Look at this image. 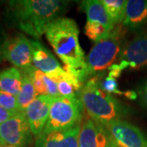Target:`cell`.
Returning <instances> with one entry per match:
<instances>
[{"label": "cell", "instance_id": "obj_27", "mask_svg": "<svg viewBox=\"0 0 147 147\" xmlns=\"http://www.w3.org/2000/svg\"><path fill=\"white\" fill-rule=\"evenodd\" d=\"M6 38L3 36V33L0 31V63L4 60V56H3V45L5 42Z\"/></svg>", "mask_w": 147, "mask_h": 147}, {"label": "cell", "instance_id": "obj_4", "mask_svg": "<svg viewBox=\"0 0 147 147\" xmlns=\"http://www.w3.org/2000/svg\"><path fill=\"white\" fill-rule=\"evenodd\" d=\"M125 34L126 28L121 24L117 25L107 36L96 42L91 48L88 55L85 58L84 68L65 69L75 74L83 84L93 76L101 74L115 64L117 57L119 56Z\"/></svg>", "mask_w": 147, "mask_h": 147}, {"label": "cell", "instance_id": "obj_30", "mask_svg": "<svg viewBox=\"0 0 147 147\" xmlns=\"http://www.w3.org/2000/svg\"><path fill=\"white\" fill-rule=\"evenodd\" d=\"M116 147H121V146H119V145H118V146H117Z\"/></svg>", "mask_w": 147, "mask_h": 147}, {"label": "cell", "instance_id": "obj_1", "mask_svg": "<svg viewBox=\"0 0 147 147\" xmlns=\"http://www.w3.org/2000/svg\"><path fill=\"white\" fill-rule=\"evenodd\" d=\"M69 1L16 0L8 2L7 16L21 31L40 38L48 26L65 13Z\"/></svg>", "mask_w": 147, "mask_h": 147}, {"label": "cell", "instance_id": "obj_24", "mask_svg": "<svg viewBox=\"0 0 147 147\" xmlns=\"http://www.w3.org/2000/svg\"><path fill=\"white\" fill-rule=\"evenodd\" d=\"M109 74H108V77L113 78V79H117L119 77H120L122 71L123 70V68L120 66L119 64H114L109 68Z\"/></svg>", "mask_w": 147, "mask_h": 147}, {"label": "cell", "instance_id": "obj_25", "mask_svg": "<svg viewBox=\"0 0 147 147\" xmlns=\"http://www.w3.org/2000/svg\"><path fill=\"white\" fill-rule=\"evenodd\" d=\"M16 115H17V114L11 112L9 110H6L4 108H3L2 106H0V124L3 123L4 122L8 120L9 119L12 118L13 116H15Z\"/></svg>", "mask_w": 147, "mask_h": 147}, {"label": "cell", "instance_id": "obj_14", "mask_svg": "<svg viewBox=\"0 0 147 147\" xmlns=\"http://www.w3.org/2000/svg\"><path fill=\"white\" fill-rule=\"evenodd\" d=\"M121 25L131 30L147 26V0L127 1L125 15Z\"/></svg>", "mask_w": 147, "mask_h": 147}, {"label": "cell", "instance_id": "obj_2", "mask_svg": "<svg viewBox=\"0 0 147 147\" xmlns=\"http://www.w3.org/2000/svg\"><path fill=\"white\" fill-rule=\"evenodd\" d=\"M101 74L90 78L79 92V97L84 112L93 120L107 127L110 123L123 120L129 110L113 95L100 88Z\"/></svg>", "mask_w": 147, "mask_h": 147}, {"label": "cell", "instance_id": "obj_23", "mask_svg": "<svg viewBox=\"0 0 147 147\" xmlns=\"http://www.w3.org/2000/svg\"><path fill=\"white\" fill-rule=\"evenodd\" d=\"M137 95L139 97L140 104L142 105V107L147 110V79L145 80L139 87Z\"/></svg>", "mask_w": 147, "mask_h": 147}, {"label": "cell", "instance_id": "obj_26", "mask_svg": "<svg viewBox=\"0 0 147 147\" xmlns=\"http://www.w3.org/2000/svg\"><path fill=\"white\" fill-rule=\"evenodd\" d=\"M123 96L127 98L128 100H137V97H138V95H137V92L133 91V90H127L123 92Z\"/></svg>", "mask_w": 147, "mask_h": 147}, {"label": "cell", "instance_id": "obj_5", "mask_svg": "<svg viewBox=\"0 0 147 147\" xmlns=\"http://www.w3.org/2000/svg\"><path fill=\"white\" fill-rule=\"evenodd\" d=\"M84 109L79 97L53 98L49 116L42 132L69 129L81 123Z\"/></svg>", "mask_w": 147, "mask_h": 147}, {"label": "cell", "instance_id": "obj_18", "mask_svg": "<svg viewBox=\"0 0 147 147\" xmlns=\"http://www.w3.org/2000/svg\"><path fill=\"white\" fill-rule=\"evenodd\" d=\"M22 73V84L20 93L17 97L18 107L21 113H24L27 106L36 98L37 94L34 86L33 84L30 77L26 72L21 71Z\"/></svg>", "mask_w": 147, "mask_h": 147}, {"label": "cell", "instance_id": "obj_29", "mask_svg": "<svg viewBox=\"0 0 147 147\" xmlns=\"http://www.w3.org/2000/svg\"><path fill=\"white\" fill-rule=\"evenodd\" d=\"M0 145H3V142H2V141H1V139H0ZM4 146H5V145H4Z\"/></svg>", "mask_w": 147, "mask_h": 147}, {"label": "cell", "instance_id": "obj_12", "mask_svg": "<svg viewBox=\"0 0 147 147\" xmlns=\"http://www.w3.org/2000/svg\"><path fill=\"white\" fill-rule=\"evenodd\" d=\"M52 99V97L47 96H38L24 112L32 133L35 137L42 133L47 123Z\"/></svg>", "mask_w": 147, "mask_h": 147}, {"label": "cell", "instance_id": "obj_13", "mask_svg": "<svg viewBox=\"0 0 147 147\" xmlns=\"http://www.w3.org/2000/svg\"><path fill=\"white\" fill-rule=\"evenodd\" d=\"M80 123L66 130L42 132L36 137L34 147H79Z\"/></svg>", "mask_w": 147, "mask_h": 147}, {"label": "cell", "instance_id": "obj_20", "mask_svg": "<svg viewBox=\"0 0 147 147\" xmlns=\"http://www.w3.org/2000/svg\"><path fill=\"white\" fill-rule=\"evenodd\" d=\"M111 32V31H110ZM100 24L87 21L84 27V33L86 36L95 43L99 42L110 33Z\"/></svg>", "mask_w": 147, "mask_h": 147}, {"label": "cell", "instance_id": "obj_10", "mask_svg": "<svg viewBox=\"0 0 147 147\" xmlns=\"http://www.w3.org/2000/svg\"><path fill=\"white\" fill-rule=\"evenodd\" d=\"M31 45L32 65L56 82L64 71L56 57L37 40H31Z\"/></svg>", "mask_w": 147, "mask_h": 147}, {"label": "cell", "instance_id": "obj_19", "mask_svg": "<svg viewBox=\"0 0 147 147\" xmlns=\"http://www.w3.org/2000/svg\"><path fill=\"white\" fill-rule=\"evenodd\" d=\"M105 7L110 20L115 26L120 25L125 15L127 1L125 0H100Z\"/></svg>", "mask_w": 147, "mask_h": 147}, {"label": "cell", "instance_id": "obj_17", "mask_svg": "<svg viewBox=\"0 0 147 147\" xmlns=\"http://www.w3.org/2000/svg\"><path fill=\"white\" fill-rule=\"evenodd\" d=\"M22 73L16 67H10L0 72V90L14 96L20 93Z\"/></svg>", "mask_w": 147, "mask_h": 147}, {"label": "cell", "instance_id": "obj_15", "mask_svg": "<svg viewBox=\"0 0 147 147\" xmlns=\"http://www.w3.org/2000/svg\"><path fill=\"white\" fill-rule=\"evenodd\" d=\"M21 70L26 72L30 77L36 91L37 96H47L52 98H57L60 96L57 83L49 78L46 74L37 69L33 65L22 69Z\"/></svg>", "mask_w": 147, "mask_h": 147}, {"label": "cell", "instance_id": "obj_7", "mask_svg": "<svg viewBox=\"0 0 147 147\" xmlns=\"http://www.w3.org/2000/svg\"><path fill=\"white\" fill-rule=\"evenodd\" d=\"M79 147H116L117 142L106 127L86 115L79 127Z\"/></svg>", "mask_w": 147, "mask_h": 147}, {"label": "cell", "instance_id": "obj_28", "mask_svg": "<svg viewBox=\"0 0 147 147\" xmlns=\"http://www.w3.org/2000/svg\"><path fill=\"white\" fill-rule=\"evenodd\" d=\"M0 147H14V146H4V145H0Z\"/></svg>", "mask_w": 147, "mask_h": 147}, {"label": "cell", "instance_id": "obj_6", "mask_svg": "<svg viewBox=\"0 0 147 147\" xmlns=\"http://www.w3.org/2000/svg\"><path fill=\"white\" fill-rule=\"evenodd\" d=\"M32 135L25 113H19L0 124V139L5 146L26 147L31 144Z\"/></svg>", "mask_w": 147, "mask_h": 147}, {"label": "cell", "instance_id": "obj_9", "mask_svg": "<svg viewBox=\"0 0 147 147\" xmlns=\"http://www.w3.org/2000/svg\"><path fill=\"white\" fill-rule=\"evenodd\" d=\"M106 127L121 147H147V137L144 132L127 121H114Z\"/></svg>", "mask_w": 147, "mask_h": 147}, {"label": "cell", "instance_id": "obj_21", "mask_svg": "<svg viewBox=\"0 0 147 147\" xmlns=\"http://www.w3.org/2000/svg\"><path fill=\"white\" fill-rule=\"evenodd\" d=\"M0 106L15 114L21 113L18 107L16 96L7 93L0 90Z\"/></svg>", "mask_w": 147, "mask_h": 147}, {"label": "cell", "instance_id": "obj_16", "mask_svg": "<svg viewBox=\"0 0 147 147\" xmlns=\"http://www.w3.org/2000/svg\"><path fill=\"white\" fill-rule=\"evenodd\" d=\"M82 7L87 15V21L100 24L110 32L115 27L100 1L85 0L82 2Z\"/></svg>", "mask_w": 147, "mask_h": 147}, {"label": "cell", "instance_id": "obj_11", "mask_svg": "<svg viewBox=\"0 0 147 147\" xmlns=\"http://www.w3.org/2000/svg\"><path fill=\"white\" fill-rule=\"evenodd\" d=\"M119 61L127 64L128 68L139 69L147 65V33L138 34L124 44L119 53Z\"/></svg>", "mask_w": 147, "mask_h": 147}, {"label": "cell", "instance_id": "obj_3", "mask_svg": "<svg viewBox=\"0 0 147 147\" xmlns=\"http://www.w3.org/2000/svg\"><path fill=\"white\" fill-rule=\"evenodd\" d=\"M45 35L65 68H84L86 57L79 43V30L75 21L68 17H59L48 26Z\"/></svg>", "mask_w": 147, "mask_h": 147}, {"label": "cell", "instance_id": "obj_22", "mask_svg": "<svg viewBox=\"0 0 147 147\" xmlns=\"http://www.w3.org/2000/svg\"><path fill=\"white\" fill-rule=\"evenodd\" d=\"M100 88L109 94L123 95V92H122L119 88V84L115 79L107 77L100 80Z\"/></svg>", "mask_w": 147, "mask_h": 147}, {"label": "cell", "instance_id": "obj_8", "mask_svg": "<svg viewBox=\"0 0 147 147\" xmlns=\"http://www.w3.org/2000/svg\"><path fill=\"white\" fill-rule=\"evenodd\" d=\"M4 59L19 69L32 65L31 40L22 34L7 38L3 45Z\"/></svg>", "mask_w": 147, "mask_h": 147}]
</instances>
